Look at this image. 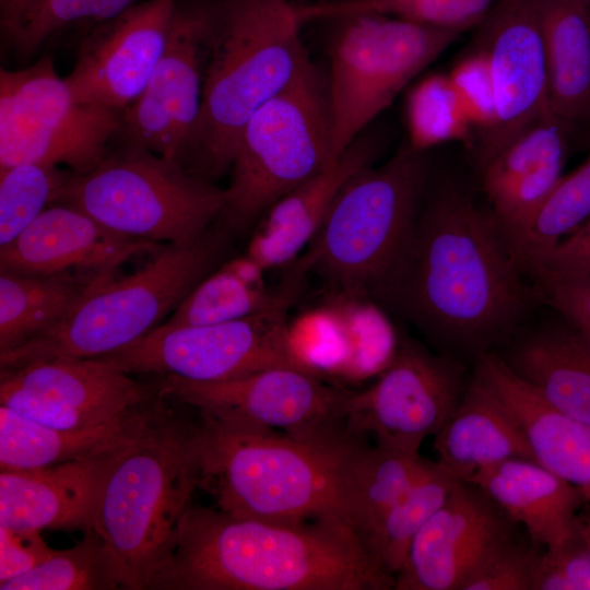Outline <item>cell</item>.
Returning <instances> with one entry per match:
<instances>
[{
  "label": "cell",
  "instance_id": "cell-11",
  "mask_svg": "<svg viewBox=\"0 0 590 590\" xmlns=\"http://www.w3.org/2000/svg\"><path fill=\"white\" fill-rule=\"evenodd\" d=\"M120 110L78 102L49 57L21 70H0V167L97 166L116 135Z\"/></svg>",
  "mask_w": 590,
  "mask_h": 590
},
{
  "label": "cell",
  "instance_id": "cell-48",
  "mask_svg": "<svg viewBox=\"0 0 590 590\" xmlns=\"http://www.w3.org/2000/svg\"><path fill=\"white\" fill-rule=\"evenodd\" d=\"M590 12V0H578Z\"/></svg>",
  "mask_w": 590,
  "mask_h": 590
},
{
  "label": "cell",
  "instance_id": "cell-22",
  "mask_svg": "<svg viewBox=\"0 0 590 590\" xmlns=\"http://www.w3.org/2000/svg\"><path fill=\"white\" fill-rule=\"evenodd\" d=\"M473 376L519 423L533 459L576 487L590 505V424L547 404L496 352L476 358Z\"/></svg>",
  "mask_w": 590,
  "mask_h": 590
},
{
  "label": "cell",
  "instance_id": "cell-30",
  "mask_svg": "<svg viewBox=\"0 0 590 590\" xmlns=\"http://www.w3.org/2000/svg\"><path fill=\"white\" fill-rule=\"evenodd\" d=\"M102 274L106 273L25 274L0 270V352L57 326Z\"/></svg>",
  "mask_w": 590,
  "mask_h": 590
},
{
  "label": "cell",
  "instance_id": "cell-45",
  "mask_svg": "<svg viewBox=\"0 0 590 590\" xmlns=\"http://www.w3.org/2000/svg\"><path fill=\"white\" fill-rule=\"evenodd\" d=\"M575 269H590V219L555 247L541 271Z\"/></svg>",
  "mask_w": 590,
  "mask_h": 590
},
{
  "label": "cell",
  "instance_id": "cell-14",
  "mask_svg": "<svg viewBox=\"0 0 590 590\" xmlns=\"http://www.w3.org/2000/svg\"><path fill=\"white\" fill-rule=\"evenodd\" d=\"M468 382L459 363L404 342L371 386L350 392L344 428L353 437L371 435L378 445L418 452L457 409Z\"/></svg>",
  "mask_w": 590,
  "mask_h": 590
},
{
  "label": "cell",
  "instance_id": "cell-13",
  "mask_svg": "<svg viewBox=\"0 0 590 590\" xmlns=\"http://www.w3.org/2000/svg\"><path fill=\"white\" fill-rule=\"evenodd\" d=\"M156 386L161 396L196 408L201 417L300 438L343 430L339 426L350 394L295 367L212 382L164 375Z\"/></svg>",
  "mask_w": 590,
  "mask_h": 590
},
{
  "label": "cell",
  "instance_id": "cell-37",
  "mask_svg": "<svg viewBox=\"0 0 590 590\" xmlns=\"http://www.w3.org/2000/svg\"><path fill=\"white\" fill-rule=\"evenodd\" d=\"M409 144L416 151L468 139L472 125L448 74H433L415 85L406 99Z\"/></svg>",
  "mask_w": 590,
  "mask_h": 590
},
{
  "label": "cell",
  "instance_id": "cell-20",
  "mask_svg": "<svg viewBox=\"0 0 590 590\" xmlns=\"http://www.w3.org/2000/svg\"><path fill=\"white\" fill-rule=\"evenodd\" d=\"M162 246L118 234L73 205L51 203L0 247V269L25 274L71 269L109 273L131 257Z\"/></svg>",
  "mask_w": 590,
  "mask_h": 590
},
{
  "label": "cell",
  "instance_id": "cell-10",
  "mask_svg": "<svg viewBox=\"0 0 590 590\" xmlns=\"http://www.w3.org/2000/svg\"><path fill=\"white\" fill-rule=\"evenodd\" d=\"M339 21L327 80L333 162L460 35L385 15Z\"/></svg>",
  "mask_w": 590,
  "mask_h": 590
},
{
  "label": "cell",
  "instance_id": "cell-35",
  "mask_svg": "<svg viewBox=\"0 0 590 590\" xmlns=\"http://www.w3.org/2000/svg\"><path fill=\"white\" fill-rule=\"evenodd\" d=\"M494 0H328L299 5L304 22L354 15H391L409 22L462 32L483 21Z\"/></svg>",
  "mask_w": 590,
  "mask_h": 590
},
{
  "label": "cell",
  "instance_id": "cell-47",
  "mask_svg": "<svg viewBox=\"0 0 590 590\" xmlns=\"http://www.w3.org/2000/svg\"><path fill=\"white\" fill-rule=\"evenodd\" d=\"M577 531L590 554V505H586L578 514Z\"/></svg>",
  "mask_w": 590,
  "mask_h": 590
},
{
  "label": "cell",
  "instance_id": "cell-9",
  "mask_svg": "<svg viewBox=\"0 0 590 590\" xmlns=\"http://www.w3.org/2000/svg\"><path fill=\"white\" fill-rule=\"evenodd\" d=\"M331 163L327 81L310 61L244 126L220 219L228 227L245 228Z\"/></svg>",
  "mask_w": 590,
  "mask_h": 590
},
{
  "label": "cell",
  "instance_id": "cell-27",
  "mask_svg": "<svg viewBox=\"0 0 590 590\" xmlns=\"http://www.w3.org/2000/svg\"><path fill=\"white\" fill-rule=\"evenodd\" d=\"M437 462L456 480L514 458L533 459L519 423L503 402L474 376L464 394L435 435Z\"/></svg>",
  "mask_w": 590,
  "mask_h": 590
},
{
  "label": "cell",
  "instance_id": "cell-32",
  "mask_svg": "<svg viewBox=\"0 0 590 590\" xmlns=\"http://www.w3.org/2000/svg\"><path fill=\"white\" fill-rule=\"evenodd\" d=\"M457 482L440 463L429 460L408 493L364 539V546L384 571L396 577L414 536L446 502Z\"/></svg>",
  "mask_w": 590,
  "mask_h": 590
},
{
  "label": "cell",
  "instance_id": "cell-31",
  "mask_svg": "<svg viewBox=\"0 0 590 590\" xmlns=\"http://www.w3.org/2000/svg\"><path fill=\"white\" fill-rule=\"evenodd\" d=\"M429 460L376 444L355 447L345 469L342 518L362 542L423 474Z\"/></svg>",
  "mask_w": 590,
  "mask_h": 590
},
{
  "label": "cell",
  "instance_id": "cell-15",
  "mask_svg": "<svg viewBox=\"0 0 590 590\" xmlns=\"http://www.w3.org/2000/svg\"><path fill=\"white\" fill-rule=\"evenodd\" d=\"M146 385L96 358L37 361L1 369L0 402L55 428H86L160 397Z\"/></svg>",
  "mask_w": 590,
  "mask_h": 590
},
{
  "label": "cell",
  "instance_id": "cell-3",
  "mask_svg": "<svg viewBox=\"0 0 590 590\" xmlns=\"http://www.w3.org/2000/svg\"><path fill=\"white\" fill-rule=\"evenodd\" d=\"M286 0L209 4L200 113L180 164L206 181L229 170L250 117L310 62Z\"/></svg>",
  "mask_w": 590,
  "mask_h": 590
},
{
  "label": "cell",
  "instance_id": "cell-1",
  "mask_svg": "<svg viewBox=\"0 0 590 590\" xmlns=\"http://www.w3.org/2000/svg\"><path fill=\"white\" fill-rule=\"evenodd\" d=\"M523 275L491 211L446 190L417 215L377 294L434 340L477 358L506 344L523 321Z\"/></svg>",
  "mask_w": 590,
  "mask_h": 590
},
{
  "label": "cell",
  "instance_id": "cell-38",
  "mask_svg": "<svg viewBox=\"0 0 590 590\" xmlns=\"http://www.w3.org/2000/svg\"><path fill=\"white\" fill-rule=\"evenodd\" d=\"M71 173L27 163L0 167V247L19 236L50 203Z\"/></svg>",
  "mask_w": 590,
  "mask_h": 590
},
{
  "label": "cell",
  "instance_id": "cell-28",
  "mask_svg": "<svg viewBox=\"0 0 590 590\" xmlns=\"http://www.w3.org/2000/svg\"><path fill=\"white\" fill-rule=\"evenodd\" d=\"M548 104L565 125L590 118V12L578 0H541Z\"/></svg>",
  "mask_w": 590,
  "mask_h": 590
},
{
  "label": "cell",
  "instance_id": "cell-26",
  "mask_svg": "<svg viewBox=\"0 0 590 590\" xmlns=\"http://www.w3.org/2000/svg\"><path fill=\"white\" fill-rule=\"evenodd\" d=\"M559 316V315H558ZM499 356L557 411L590 424V339L568 320L514 335Z\"/></svg>",
  "mask_w": 590,
  "mask_h": 590
},
{
  "label": "cell",
  "instance_id": "cell-34",
  "mask_svg": "<svg viewBox=\"0 0 590 590\" xmlns=\"http://www.w3.org/2000/svg\"><path fill=\"white\" fill-rule=\"evenodd\" d=\"M120 588L116 563L93 529L71 548L55 551L24 575L3 583L1 590H111Z\"/></svg>",
  "mask_w": 590,
  "mask_h": 590
},
{
  "label": "cell",
  "instance_id": "cell-42",
  "mask_svg": "<svg viewBox=\"0 0 590 590\" xmlns=\"http://www.w3.org/2000/svg\"><path fill=\"white\" fill-rule=\"evenodd\" d=\"M532 279L543 300L590 339V269L543 270Z\"/></svg>",
  "mask_w": 590,
  "mask_h": 590
},
{
  "label": "cell",
  "instance_id": "cell-29",
  "mask_svg": "<svg viewBox=\"0 0 590 590\" xmlns=\"http://www.w3.org/2000/svg\"><path fill=\"white\" fill-rule=\"evenodd\" d=\"M264 272L246 255L223 263L191 290L164 324L205 326L259 314L295 296L304 276L293 266L285 284L273 292L266 286Z\"/></svg>",
  "mask_w": 590,
  "mask_h": 590
},
{
  "label": "cell",
  "instance_id": "cell-5",
  "mask_svg": "<svg viewBox=\"0 0 590 590\" xmlns=\"http://www.w3.org/2000/svg\"><path fill=\"white\" fill-rule=\"evenodd\" d=\"M198 426L167 406L117 452L93 523L111 554L121 589H150L199 484Z\"/></svg>",
  "mask_w": 590,
  "mask_h": 590
},
{
  "label": "cell",
  "instance_id": "cell-7",
  "mask_svg": "<svg viewBox=\"0 0 590 590\" xmlns=\"http://www.w3.org/2000/svg\"><path fill=\"white\" fill-rule=\"evenodd\" d=\"M423 153L408 143L381 166L355 174L295 263L345 293L377 294L417 219L426 175Z\"/></svg>",
  "mask_w": 590,
  "mask_h": 590
},
{
  "label": "cell",
  "instance_id": "cell-18",
  "mask_svg": "<svg viewBox=\"0 0 590 590\" xmlns=\"http://www.w3.org/2000/svg\"><path fill=\"white\" fill-rule=\"evenodd\" d=\"M514 524L477 485L458 481L414 536L393 589L462 590L515 538Z\"/></svg>",
  "mask_w": 590,
  "mask_h": 590
},
{
  "label": "cell",
  "instance_id": "cell-44",
  "mask_svg": "<svg viewBox=\"0 0 590 590\" xmlns=\"http://www.w3.org/2000/svg\"><path fill=\"white\" fill-rule=\"evenodd\" d=\"M55 551L39 530L0 526V583L32 570Z\"/></svg>",
  "mask_w": 590,
  "mask_h": 590
},
{
  "label": "cell",
  "instance_id": "cell-6",
  "mask_svg": "<svg viewBox=\"0 0 590 590\" xmlns=\"http://www.w3.org/2000/svg\"><path fill=\"white\" fill-rule=\"evenodd\" d=\"M223 236L208 232L190 245H163L141 270L99 275L50 330L0 352L1 369L37 361L94 358L123 349L173 312L223 255Z\"/></svg>",
  "mask_w": 590,
  "mask_h": 590
},
{
  "label": "cell",
  "instance_id": "cell-19",
  "mask_svg": "<svg viewBox=\"0 0 590 590\" xmlns=\"http://www.w3.org/2000/svg\"><path fill=\"white\" fill-rule=\"evenodd\" d=\"M178 0H143L85 37L64 78L74 98L122 111L143 92L161 59Z\"/></svg>",
  "mask_w": 590,
  "mask_h": 590
},
{
  "label": "cell",
  "instance_id": "cell-39",
  "mask_svg": "<svg viewBox=\"0 0 590 590\" xmlns=\"http://www.w3.org/2000/svg\"><path fill=\"white\" fill-rule=\"evenodd\" d=\"M143 0H39L10 38L22 55L34 52L50 35L81 20L105 21Z\"/></svg>",
  "mask_w": 590,
  "mask_h": 590
},
{
  "label": "cell",
  "instance_id": "cell-8",
  "mask_svg": "<svg viewBox=\"0 0 590 590\" xmlns=\"http://www.w3.org/2000/svg\"><path fill=\"white\" fill-rule=\"evenodd\" d=\"M225 199V189L177 161L121 145L91 170L72 173L51 203L73 205L125 236L190 245L220 219Z\"/></svg>",
  "mask_w": 590,
  "mask_h": 590
},
{
  "label": "cell",
  "instance_id": "cell-41",
  "mask_svg": "<svg viewBox=\"0 0 590 590\" xmlns=\"http://www.w3.org/2000/svg\"><path fill=\"white\" fill-rule=\"evenodd\" d=\"M462 108L481 135L497 119V99L489 61L481 49L463 58L448 74Z\"/></svg>",
  "mask_w": 590,
  "mask_h": 590
},
{
  "label": "cell",
  "instance_id": "cell-25",
  "mask_svg": "<svg viewBox=\"0 0 590 590\" xmlns=\"http://www.w3.org/2000/svg\"><path fill=\"white\" fill-rule=\"evenodd\" d=\"M157 397L86 428H55L0 405L1 470L35 469L104 455L133 440L167 406Z\"/></svg>",
  "mask_w": 590,
  "mask_h": 590
},
{
  "label": "cell",
  "instance_id": "cell-43",
  "mask_svg": "<svg viewBox=\"0 0 590 590\" xmlns=\"http://www.w3.org/2000/svg\"><path fill=\"white\" fill-rule=\"evenodd\" d=\"M533 590H590V554L577 535L557 548H543Z\"/></svg>",
  "mask_w": 590,
  "mask_h": 590
},
{
  "label": "cell",
  "instance_id": "cell-2",
  "mask_svg": "<svg viewBox=\"0 0 590 590\" xmlns=\"http://www.w3.org/2000/svg\"><path fill=\"white\" fill-rule=\"evenodd\" d=\"M384 571L340 517L299 522L239 518L192 506L150 589L388 590Z\"/></svg>",
  "mask_w": 590,
  "mask_h": 590
},
{
  "label": "cell",
  "instance_id": "cell-24",
  "mask_svg": "<svg viewBox=\"0 0 590 590\" xmlns=\"http://www.w3.org/2000/svg\"><path fill=\"white\" fill-rule=\"evenodd\" d=\"M477 485L530 540L552 550L577 535V518L587 505L581 493L534 459L514 458L477 471Z\"/></svg>",
  "mask_w": 590,
  "mask_h": 590
},
{
  "label": "cell",
  "instance_id": "cell-40",
  "mask_svg": "<svg viewBox=\"0 0 590 590\" xmlns=\"http://www.w3.org/2000/svg\"><path fill=\"white\" fill-rule=\"evenodd\" d=\"M543 547L516 538L498 550L467 581L462 590H533Z\"/></svg>",
  "mask_w": 590,
  "mask_h": 590
},
{
  "label": "cell",
  "instance_id": "cell-23",
  "mask_svg": "<svg viewBox=\"0 0 590 590\" xmlns=\"http://www.w3.org/2000/svg\"><path fill=\"white\" fill-rule=\"evenodd\" d=\"M375 154L376 144L359 135L335 162L267 209L245 255L266 272L293 262L318 232L344 185L370 166Z\"/></svg>",
  "mask_w": 590,
  "mask_h": 590
},
{
  "label": "cell",
  "instance_id": "cell-17",
  "mask_svg": "<svg viewBox=\"0 0 590 590\" xmlns=\"http://www.w3.org/2000/svg\"><path fill=\"white\" fill-rule=\"evenodd\" d=\"M480 49L496 91L497 119L480 135L483 168L532 123L552 114L541 25V0H499L484 17Z\"/></svg>",
  "mask_w": 590,
  "mask_h": 590
},
{
  "label": "cell",
  "instance_id": "cell-36",
  "mask_svg": "<svg viewBox=\"0 0 590 590\" xmlns=\"http://www.w3.org/2000/svg\"><path fill=\"white\" fill-rule=\"evenodd\" d=\"M547 114L516 137L483 169V190L491 205L548 161L566 156L563 127Z\"/></svg>",
  "mask_w": 590,
  "mask_h": 590
},
{
  "label": "cell",
  "instance_id": "cell-12",
  "mask_svg": "<svg viewBox=\"0 0 590 590\" xmlns=\"http://www.w3.org/2000/svg\"><path fill=\"white\" fill-rule=\"evenodd\" d=\"M294 297L228 322L161 323L123 349L94 358L130 375H174L202 382L236 379L272 367L315 374L299 355L286 322Z\"/></svg>",
  "mask_w": 590,
  "mask_h": 590
},
{
  "label": "cell",
  "instance_id": "cell-46",
  "mask_svg": "<svg viewBox=\"0 0 590 590\" xmlns=\"http://www.w3.org/2000/svg\"><path fill=\"white\" fill-rule=\"evenodd\" d=\"M30 8V0H0V23L10 39Z\"/></svg>",
  "mask_w": 590,
  "mask_h": 590
},
{
  "label": "cell",
  "instance_id": "cell-16",
  "mask_svg": "<svg viewBox=\"0 0 590 590\" xmlns=\"http://www.w3.org/2000/svg\"><path fill=\"white\" fill-rule=\"evenodd\" d=\"M209 4L177 2L165 50L115 137L180 163L201 106Z\"/></svg>",
  "mask_w": 590,
  "mask_h": 590
},
{
  "label": "cell",
  "instance_id": "cell-4",
  "mask_svg": "<svg viewBox=\"0 0 590 590\" xmlns=\"http://www.w3.org/2000/svg\"><path fill=\"white\" fill-rule=\"evenodd\" d=\"M201 418L198 487L217 509L278 522L342 518L345 469L357 437L339 430L300 438Z\"/></svg>",
  "mask_w": 590,
  "mask_h": 590
},
{
  "label": "cell",
  "instance_id": "cell-33",
  "mask_svg": "<svg viewBox=\"0 0 590 590\" xmlns=\"http://www.w3.org/2000/svg\"><path fill=\"white\" fill-rule=\"evenodd\" d=\"M590 219V156L559 179L528 226L509 245L524 274L533 278L569 234Z\"/></svg>",
  "mask_w": 590,
  "mask_h": 590
},
{
  "label": "cell",
  "instance_id": "cell-21",
  "mask_svg": "<svg viewBox=\"0 0 590 590\" xmlns=\"http://www.w3.org/2000/svg\"><path fill=\"white\" fill-rule=\"evenodd\" d=\"M120 448L42 468L1 470L0 526L93 529L106 474Z\"/></svg>",
  "mask_w": 590,
  "mask_h": 590
}]
</instances>
